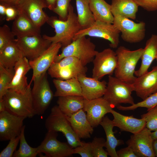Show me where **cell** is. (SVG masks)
<instances>
[{"label": "cell", "mask_w": 157, "mask_h": 157, "mask_svg": "<svg viewBox=\"0 0 157 157\" xmlns=\"http://www.w3.org/2000/svg\"><path fill=\"white\" fill-rule=\"evenodd\" d=\"M46 23L54 29L55 34L53 36L44 35L42 37L50 40L52 43H60L62 47L70 44L73 41L75 34L82 29L71 4L66 20H61L56 17L51 16L49 17Z\"/></svg>", "instance_id": "cell-1"}, {"label": "cell", "mask_w": 157, "mask_h": 157, "mask_svg": "<svg viewBox=\"0 0 157 157\" xmlns=\"http://www.w3.org/2000/svg\"><path fill=\"white\" fill-rule=\"evenodd\" d=\"M143 50L142 48L131 51L123 46L117 47L115 51L117 62L115 76L132 84L137 77L135 76V68Z\"/></svg>", "instance_id": "cell-2"}, {"label": "cell", "mask_w": 157, "mask_h": 157, "mask_svg": "<svg viewBox=\"0 0 157 157\" xmlns=\"http://www.w3.org/2000/svg\"><path fill=\"white\" fill-rule=\"evenodd\" d=\"M31 90L30 85L24 92L8 89L3 97L6 110L15 115L26 118H31L36 115L33 106Z\"/></svg>", "instance_id": "cell-3"}, {"label": "cell", "mask_w": 157, "mask_h": 157, "mask_svg": "<svg viewBox=\"0 0 157 157\" xmlns=\"http://www.w3.org/2000/svg\"><path fill=\"white\" fill-rule=\"evenodd\" d=\"M62 52L56 57L55 62H58L64 57L73 56L78 59L84 66L92 61L98 51L95 44L90 38L85 36L73 40L70 44L61 47Z\"/></svg>", "instance_id": "cell-4"}, {"label": "cell", "mask_w": 157, "mask_h": 157, "mask_svg": "<svg viewBox=\"0 0 157 157\" xmlns=\"http://www.w3.org/2000/svg\"><path fill=\"white\" fill-rule=\"evenodd\" d=\"M45 125L47 131L62 133L67 142L73 148L83 144V141H81L76 135L66 115L58 105L51 108L50 113L45 120Z\"/></svg>", "instance_id": "cell-5"}, {"label": "cell", "mask_w": 157, "mask_h": 157, "mask_svg": "<svg viewBox=\"0 0 157 157\" xmlns=\"http://www.w3.org/2000/svg\"><path fill=\"white\" fill-rule=\"evenodd\" d=\"M134 91L132 84L124 82L115 76H109L106 92L103 97L113 108L121 104H135L131 96Z\"/></svg>", "instance_id": "cell-6"}, {"label": "cell", "mask_w": 157, "mask_h": 157, "mask_svg": "<svg viewBox=\"0 0 157 157\" xmlns=\"http://www.w3.org/2000/svg\"><path fill=\"white\" fill-rule=\"evenodd\" d=\"M33 81L31 93L33 106L36 115H42L48 107L54 94L50 86L46 72L35 78Z\"/></svg>", "instance_id": "cell-7"}, {"label": "cell", "mask_w": 157, "mask_h": 157, "mask_svg": "<svg viewBox=\"0 0 157 157\" xmlns=\"http://www.w3.org/2000/svg\"><path fill=\"white\" fill-rule=\"evenodd\" d=\"M88 69L78 58L73 56L64 57L54 62L48 70V74L53 78L66 80L77 78L80 74H86Z\"/></svg>", "instance_id": "cell-8"}, {"label": "cell", "mask_w": 157, "mask_h": 157, "mask_svg": "<svg viewBox=\"0 0 157 157\" xmlns=\"http://www.w3.org/2000/svg\"><path fill=\"white\" fill-rule=\"evenodd\" d=\"M120 33L113 24L95 21L90 26L78 31L75 35L73 40L87 35L99 38L109 41L110 47L115 49L118 47L119 43Z\"/></svg>", "instance_id": "cell-9"}, {"label": "cell", "mask_w": 157, "mask_h": 157, "mask_svg": "<svg viewBox=\"0 0 157 157\" xmlns=\"http://www.w3.org/2000/svg\"><path fill=\"white\" fill-rule=\"evenodd\" d=\"M113 24L121 33V38L126 42L138 43L145 38L146 25L143 22L135 23L129 18L117 15L114 16Z\"/></svg>", "instance_id": "cell-10"}, {"label": "cell", "mask_w": 157, "mask_h": 157, "mask_svg": "<svg viewBox=\"0 0 157 157\" xmlns=\"http://www.w3.org/2000/svg\"><path fill=\"white\" fill-rule=\"evenodd\" d=\"M58 132L47 131L40 144L37 147L38 154L43 153L45 157H68L73 154V148L68 143L57 139Z\"/></svg>", "instance_id": "cell-11"}, {"label": "cell", "mask_w": 157, "mask_h": 157, "mask_svg": "<svg viewBox=\"0 0 157 157\" xmlns=\"http://www.w3.org/2000/svg\"><path fill=\"white\" fill-rule=\"evenodd\" d=\"M15 40L24 56L29 60L38 57L52 43L40 35L17 37Z\"/></svg>", "instance_id": "cell-12"}, {"label": "cell", "mask_w": 157, "mask_h": 157, "mask_svg": "<svg viewBox=\"0 0 157 157\" xmlns=\"http://www.w3.org/2000/svg\"><path fill=\"white\" fill-rule=\"evenodd\" d=\"M92 77L100 80L106 75L112 76L117 65L115 52L110 48L98 52L93 61Z\"/></svg>", "instance_id": "cell-13"}, {"label": "cell", "mask_w": 157, "mask_h": 157, "mask_svg": "<svg viewBox=\"0 0 157 157\" xmlns=\"http://www.w3.org/2000/svg\"><path fill=\"white\" fill-rule=\"evenodd\" d=\"M15 6L40 28L49 17L43 11L47 8L45 0H19Z\"/></svg>", "instance_id": "cell-14"}, {"label": "cell", "mask_w": 157, "mask_h": 157, "mask_svg": "<svg viewBox=\"0 0 157 157\" xmlns=\"http://www.w3.org/2000/svg\"><path fill=\"white\" fill-rule=\"evenodd\" d=\"M151 131L145 127L138 133L131 135L126 142L127 146L131 148L138 157H155Z\"/></svg>", "instance_id": "cell-15"}, {"label": "cell", "mask_w": 157, "mask_h": 157, "mask_svg": "<svg viewBox=\"0 0 157 157\" xmlns=\"http://www.w3.org/2000/svg\"><path fill=\"white\" fill-rule=\"evenodd\" d=\"M26 118L13 114L6 110L0 112V140H10L20 135Z\"/></svg>", "instance_id": "cell-16"}, {"label": "cell", "mask_w": 157, "mask_h": 157, "mask_svg": "<svg viewBox=\"0 0 157 157\" xmlns=\"http://www.w3.org/2000/svg\"><path fill=\"white\" fill-rule=\"evenodd\" d=\"M113 108L103 97L91 100L84 99L83 109L93 127L98 126L105 115L110 113Z\"/></svg>", "instance_id": "cell-17"}, {"label": "cell", "mask_w": 157, "mask_h": 157, "mask_svg": "<svg viewBox=\"0 0 157 157\" xmlns=\"http://www.w3.org/2000/svg\"><path fill=\"white\" fill-rule=\"evenodd\" d=\"M60 43H51L42 53L36 58L29 60L33 75L29 85H31L34 79L47 72L54 62L60 48Z\"/></svg>", "instance_id": "cell-18"}, {"label": "cell", "mask_w": 157, "mask_h": 157, "mask_svg": "<svg viewBox=\"0 0 157 157\" xmlns=\"http://www.w3.org/2000/svg\"><path fill=\"white\" fill-rule=\"evenodd\" d=\"M137 96L143 100L157 92V66L151 71L137 77L132 84Z\"/></svg>", "instance_id": "cell-19"}, {"label": "cell", "mask_w": 157, "mask_h": 157, "mask_svg": "<svg viewBox=\"0 0 157 157\" xmlns=\"http://www.w3.org/2000/svg\"><path fill=\"white\" fill-rule=\"evenodd\" d=\"M77 79L80 82L82 96L84 99L91 100L102 97L106 92L107 83L94 78L86 76V74H80Z\"/></svg>", "instance_id": "cell-20"}, {"label": "cell", "mask_w": 157, "mask_h": 157, "mask_svg": "<svg viewBox=\"0 0 157 157\" xmlns=\"http://www.w3.org/2000/svg\"><path fill=\"white\" fill-rule=\"evenodd\" d=\"M13 78L8 89L17 92H24L29 86L26 75L31 69L29 60L24 56L15 64Z\"/></svg>", "instance_id": "cell-21"}, {"label": "cell", "mask_w": 157, "mask_h": 157, "mask_svg": "<svg viewBox=\"0 0 157 157\" xmlns=\"http://www.w3.org/2000/svg\"><path fill=\"white\" fill-rule=\"evenodd\" d=\"M110 113L113 117V121L115 126L118 127L121 131L134 134L146 127L145 121L142 118H136L133 115H124L113 109Z\"/></svg>", "instance_id": "cell-22"}, {"label": "cell", "mask_w": 157, "mask_h": 157, "mask_svg": "<svg viewBox=\"0 0 157 157\" xmlns=\"http://www.w3.org/2000/svg\"><path fill=\"white\" fill-rule=\"evenodd\" d=\"M66 117L74 132L79 138L90 137L94 131L93 127L88 119L86 114L83 109L69 117Z\"/></svg>", "instance_id": "cell-23"}, {"label": "cell", "mask_w": 157, "mask_h": 157, "mask_svg": "<svg viewBox=\"0 0 157 157\" xmlns=\"http://www.w3.org/2000/svg\"><path fill=\"white\" fill-rule=\"evenodd\" d=\"M157 56V35L153 34L147 41L141 55L140 67L135 75L139 76L148 72L151 64Z\"/></svg>", "instance_id": "cell-24"}, {"label": "cell", "mask_w": 157, "mask_h": 157, "mask_svg": "<svg viewBox=\"0 0 157 157\" xmlns=\"http://www.w3.org/2000/svg\"><path fill=\"white\" fill-rule=\"evenodd\" d=\"M18 12V15L14 20L11 29L16 36L40 35V28L23 13Z\"/></svg>", "instance_id": "cell-25"}, {"label": "cell", "mask_w": 157, "mask_h": 157, "mask_svg": "<svg viewBox=\"0 0 157 157\" xmlns=\"http://www.w3.org/2000/svg\"><path fill=\"white\" fill-rule=\"evenodd\" d=\"M56 91L54 96H82L81 85L77 78L66 80L54 79L53 80Z\"/></svg>", "instance_id": "cell-26"}, {"label": "cell", "mask_w": 157, "mask_h": 157, "mask_svg": "<svg viewBox=\"0 0 157 157\" xmlns=\"http://www.w3.org/2000/svg\"><path fill=\"white\" fill-rule=\"evenodd\" d=\"M103 127L105 133L106 140L105 147L108 155L111 157H118L116 148L120 145L124 144L123 140L117 139L115 137L113 129L114 126L113 120H110L108 116H104L100 124Z\"/></svg>", "instance_id": "cell-27"}, {"label": "cell", "mask_w": 157, "mask_h": 157, "mask_svg": "<svg viewBox=\"0 0 157 157\" xmlns=\"http://www.w3.org/2000/svg\"><path fill=\"white\" fill-rule=\"evenodd\" d=\"M111 6L113 16L119 15L135 19L139 6L135 0H112Z\"/></svg>", "instance_id": "cell-28"}, {"label": "cell", "mask_w": 157, "mask_h": 157, "mask_svg": "<svg viewBox=\"0 0 157 157\" xmlns=\"http://www.w3.org/2000/svg\"><path fill=\"white\" fill-rule=\"evenodd\" d=\"M90 9L95 21L113 24L111 6L104 0H89Z\"/></svg>", "instance_id": "cell-29"}, {"label": "cell", "mask_w": 157, "mask_h": 157, "mask_svg": "<svg viewBox=\"0 0 157 157\" xmlns=\"http://www.w3.org/2000/svg\"><path fill=\"white\" fill-rule=\"evenodd\" d=\"M23 57L15 40L8 44L0 51V65L6 68H14Z\"/></svg>", "instance_id": "cell-30"}, {"label": "cell", "mask_w": 157, "mask_h": 157, "mask_svg": "<svg viewBox=\"0 0 157 157\" xmlns=\"http://www.w3.org/2000/svg\"><path fill=\"white\" fill-rule=\"evenodd\" d=\"M84 100L82 96H62L58 97L57 103L62 113L69 117L83 108Z\"/></svg>", "instance_id": "cell-31"}, {"label": "cell", "mask_w": 157, "mask_h": 157, "mask_svg": "<svg viewBox=\"0 0 157 157\" xmlns=\"http://www.w3.org/2000/svg\"><path fill=\"white\" fill-rule=\"evenodd\" d=\"M77 17L82 29L87 28L95 21L90 10L89 0H75Z\"/></svg>", "instance_id": "cell-32"}, {"label": "cell", "mask_w": 157, "mask_h": 157, "mask_svg": "<svg viewBox=\"0 0 157 157\" xmlns=\"http://www.w3.org/2000/svg\"><path fill=\"white\" fill-rule=\"evenodd\" d=\"M24 125L20 135V145L19 149L14 152L13 157H35L38 154L37 148L32 147L28 144L25 139Z\"/></svg>", "instance_id": "cell-33"}, {"label": "cell", "mask_w": 157, "mask_h": 157, "mask_svg": "<svg viewBox=\"0 0 157 157\" xmlns=\"http://www.w3.org/2000/svg\"><path fill=\"white\" fill-rule=\"evenodd\" d=\"M15 73L14 67L6 68L0 65V99L3 98L7 91Z\"/></svg>", "instance_id": "cell-34"}, {"label": "cell", "mask_w": 157, "mask_h": 157, "mask_svg": "<svg viewBox=\"0 0 157 157\" xmlns=\"http://www.w3.org/2000/svg\"><path fill=\"white\" fill-rule=\"evenodd\" d=\"M156 105L157 92L151 94L141 102L128 106H124L120 105L116 107L118 110L122 111L134 110L139 107L145 108L148 110Z\"/></svg>", "instance_id": "cell-35"}, {"label": "cell", "mask_w": 157, "mask_h": 157, "mask_svg": "<svg viewBox=\"0 0 157 157\" xmlns=\"http://www.w3.org/2000/svg\"><path fill=\"white\" fill-rule=\"evenodd\" d=\"M147 112L141 115L146 122V127L151 131L157 130V105L147 110Z\"/></svg>", "instance_id": "cell-36"}, {"label": "cell", "mask_w": 157, "mask_h": 157, "mask_svg": "<svg viewBox=\"0 0 157 157\" xmlns=\"http://www.w3.org/2000/svg\"><path fill=\"white\" fill-rule=\"evenodd\" d=\"M106 140L103 138L94 137L91 142L93 157H107L108 153L103 147H105Z\"/></svg>", "instance_id": "cell-37"}, {"label": "cell", "mask_w": 157, "mask_h": 157, "mask_svg": "<svg viewBox=\"0 0 157 157\" xmlns=\"http://www.w3.org/2000/svg\"><path fill=\"white\" fill-rule=\"evenodd\" d=\"M16 36L9 26L4 24L0 27V51L8 44L14 41Z\"/></svg>", "instance_id": "cell-38"}, {"label": "cell", "mask_w": 157, "mask_h": 157, "mask_svg": "<svg viewBox=\"0 0 157 157\" xmlns=\"http://www.w3.org/2000/svg\"><path fill=\"white\" fill-rule=\"evenodd\" d=\"M71 0H57L52 11L57 14L59 19L65 20L67 18L70 2Z\"/></svg>", "instance_id": "cell-39"}, {"label": "cell", "mask_w": 157, "mask_h": 157, "mask_svg": "<svg viewBox=\"0 0 157 157\" xmlns=\"http://www.w3.org/2000/svg\"><path fill=\"white\" fill-rule=\"evenodd\" d=\"M20 135L12 138L6 147L0 153V157H12L19 142Z\"/></svg>", "instance_id": "cell-40"}, {"label": "cell", "mask_w": 157, "mask_h": 157, "mask_svg": "<svg viewBox=\"0 0 157 157\" xmlns=\"http://www.w3.org/2000/svg\"><path fill=\"white\" fill-rule=\"evenodd\" d=\"M73 154H78L82 157H93L91 142L83 141V144L73 149Z\"/></svg>", "instance_id": "cell-41"}, {"label": "cell", "mask_w": 157, "mask_h": 157, "mask_svg": "<svg viewBox=\"0 0 157 157\" xmlns=\"http://www.w3.org/2000/svg\"><path fill=\"white\" fill-rule=\"evenodd\" d=\"M139 6L148 11L157 10V0H135Z\"/></svg>", "instance_id": "cell-42"}, {"label": "cell", "mask_w": 157, "mask_h": 157, "mask_svg": "<svg viewBox=\"0 0 157 157\" xmlns=\"http://www.w3.org/2000/svg\"><path fill=\"white\" fill-rule=\"evenodd\" d=\"M19 13L15 6H7L6 11V20L8 21L14 20Z\"/></svg>", "instance_id": "cell-43"}, {"label": "cell", "mask_w": 157, "mask_h": 157, "mask_svg": "<svg viewBox=\"0 0 157 157\" xmlns=\"http://www.w3.org/2000/svg\"><path fill=\"white\" fill-rule=\"evenodd\" d=\"M118 157H138L130 147L120 149L117 151Z\"/></svg>", "instance_id": "cell-44"}, {"label": "cell", "mask_w": 157, "mask_h": 157, "mask_svg": "<svg viewBox=\"0 0 157 157\" xmlns=\"http://www.w3.org/2000/svg\"><path fill=\"white\" fill-rule=\"evenodd\" d=\"M19 0H0V3L3 4L7 6H15Z\"/></svg>", "instance_id": "cell-45"}, {"label": "cell", "mask_w": 157, "mask_h": 157, "mask_svg": "<svg viewBox=\"0 0 157 157\" xmlns=\"http://www.w3.org/2000/svg\"><path fill=\"white\" fill-rule=\"evenodd\" d=\"M7 6L5 5L0 3V19L2 21L6 19V11Z\"/></svg>", "instance_id": "cell-46"}, {"label": "cell", "mask_w": 157, "mask_h": 157, "mask_svg": "<svg viewBox=\"0 0 157 157\" xmlns=\"http://www.w3.org/2000/svg\"><path fill=\"white\" fill-rule=\"evenodd\" d=\"M47 5V8L52 10L55 7L57 0H45Z\"/></svg>", "instance_id": "cell-47"}, {"label": "cell", "mask_w": 157, "mask_h": 157, "mask_svg": "<svg viewBox=\"0 0 157 157\" xmlns=\"http://www.w3.org/2000/svg\"><path fill=\"white\" fill-rule=\"evenodd\" d=\"M6 110L5 101L3 98L0 99V112Z\"/></svg>", "instance_id": "cell-48"}, {"label": "cell", "mask_w": 157, "mask_h": 157, "mask_svg": "<svg viewBox=\"0 0 157 157\" xmlns=\"http://www.w3.org/2000/svg\"><path fill=\"white\" fill-rule=\"evenodd\" d=\"M153 147L155 157H157V140L154 141Z\"/></svg>", "instance_id": "cell-49"}, {"label": "cell", "mask_w": 157, "mask_h": 157, "mask_svg": "<svg viewBox=\"0 0 157 157\" xmlns=\"http://www.w3.org/2000/svg\"><path fill=\"white\" fill-rule=\"evenodd\" d=\"M151 135L154 140H157V130L153 132H151Z\"/></svg>", "instance_id": "cell-50"}, {"label": "cell", "mask_w": 157, "mask_h": 157, "mask_svg": "<svg viewBox=\"0 0 157 157\" xmlns=\"http://www.w3.org/2000/svg\"><path fill=\"white\" fill-rule=\"evenodd\" d=\"M156 61H157V56L156 58Z\"/></svg>", "instance_id": "cell-51"}]
</instances>
